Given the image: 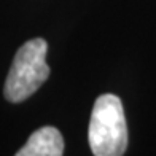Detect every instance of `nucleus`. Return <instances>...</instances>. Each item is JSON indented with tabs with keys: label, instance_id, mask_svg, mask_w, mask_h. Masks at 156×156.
I'll return each mask as SVG.
<instances>
[{
	"label": "nucleus",
	"instance_id": "1",
	"mask_svg": "<svg viewBox=\"0 0 156 156\" xmlns=\"http://www.w3.org/2000/svg\"><path fill=\"white\" fill-rule=\"evenodd\" d=\"M88 142L96 156H119L127 148V126L118 96L104 94L96 99L89 119Z\"/></svg>",
	"mask_w": 156,
	"mask_h": 156
},
{
	"label": "nucleus",
	"instance_id": "2",
	"mask_svg": "<svg viewBox=\"0 0 156 156\" xmlns=\"http://www.w3.org/2000/svg\"><path fill=\"white\" fill-rule=\"evenodd\" d=\"M46 53L48 43L43 38L29 40L18 49L3 88L6 101L13 104L23 102L48 80Z\"/></svg>",
	"mask_w": 156,
	"mask_h": 156
},
{
	"label": "nucleus",
	"instance_id": "3",
	"mask_svg": "<svg viewBox=\"0 0 156 156\" xmlns=\"http://www.w3.org/2000/svg\"><path fill=\"white\" fill-rule=\"evenodd\" d=\"M64 153V139L59 129L43 126L37 129L16 156H61Z\"/></svg>",
	"mask_w": 156,
	"mask_h": 156
}]
</instances>
